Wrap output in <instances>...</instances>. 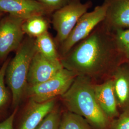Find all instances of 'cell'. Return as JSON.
Masks as SVG:
<instances>
[{"label":"cell","mask_w":129,"mask_h":129,"mask_svg":"<svg viewBox=\"0 0 129 129\" xmlns=\"http://www.w3.org/2000/svg\"><path fill=\"white\" fill-rule=\"evenodd\" d=\"M60 60L64 69L89 78L113 73L122 63L113 33L103 22Z\"/></svg>","instance_id":"cell-1"},{"label":"cell","mask_w":129,"mask_h":129,"mask_svg":"<svg viewBox=\"0 0 129 129\" xmlns=\"http://www.w3.org/2000/svg\"><path fill=\"white\" fill-rule=\"evenodd\" d=\"M90 78L77 76L61 97L70 112L82 117L97 129H104L109 124V118L97 102Z\"/></svg>","instance_id":"cell-2"},{"label":"cell","mask_w":129,"mask_h":129,"mask_svg":"<svg viewBox=\"0 0 129 129\" xmlns=\"http://www.w3.org/2000/svg\"><path fill=\"white\" fill-rule=\"evenodd\" d=\"M37 52L35 38L27 36L8 64L5 78L12 91V105L14 108L17 107L25 95L29 68Z\"/></svg>","instance_id":"cell-3"},{"label":"cell","mask_w":129,"mask_h":129,"mask_svg":"<svg viewBox=\"0 0 129 129\" xmlns=\"http://www.w3.org/2000/svg\"><path fill=\"white\" fill-rule=\"evenodd\" d=\"M91 1L73 0L52 14V23L56 33L55 43L59 46L67 39L79 19L92 6Z\"/></svg>","instance_id":"cell-4"},{"label":"cell","mask_w":129,"mask_h":129,"mask_svg":"<svg viewBox=\"0 0 129 129\" xmlns=\"http://www.w3.org/2000/svg\"><path fill=\"white\" fill-rule=\"evenodd\" d=\"M77 76L64 69L46 81L37 85H28L25 95L35 102L43 103L62 96L69 89Z\"/></svg>","instance_id":"cell-5"},{"label":"cell","mask_w":129,"mask_h":129,"mask_svg":"<svg viewBox=\"0 0 129 129\" xmlns=\"http://www.w3.org/2000/svg\"><path fill=\"white\" fill-rule=\"evenodd\" d=\"M107 7L104 3L95 7L91 12H87L79 19L69 37L60 46V58L66 55L79 42L82 41L92 32L105 18Z\"/></svg>","instance_id":"cell-6"},{"label":"cell","mask_w":129,"mask_h":129,"mask_svg":"<svg viewBox=\"0 0 129 129\" xmlns=\"http://www.w3.org/2000/svg\"><path fill=\"white\" fill-rule=\"evenodd\" d=\"M25 20L8 14L0 20V59L17 50L23 41L22 26Z\"/></svg>","instance_id":"cell-7"},{"label":"cell","mask_w":129,"mask_h":129,"mask_svg":"<svg viewBox=\"0 0 129 129\" xmlns=\"http://www.w3.org/2000/svg\"><path fill=\"white\" fill-rule=\"evenodd\" d=\"M0 12L24 20L36 16H47L53 13L37 0H0Z\"/></svg>","instance_id":"cell-8"},{"label":"cell","mask_w":129,"mask_h":129,"mask_svg":"<svg viewBox=\"0 0 129 129\" xmlns=\"http://www.w3.org/2000/svg\"><path fill=\"white\" fill-rule=\"evenodd\" d=\"M64 68L60 61L48 60L37 52L34 56L28 74V85L33 86L45 82Z\"/></svg>","instance_id":"cell-9"},{"label":"cell","mask_w":129,"mask_h":129,"mask_svg":"<svg viewBox=\"0 0 129 129\" xmlns=\"http://www.w3.org/2000/svg\"><path fill=\"white\" fill-rule=\"evenodd\" d=\"M106 16L103 22L111 31L129 29V0H104Z\"/></svg>","instance_id":"cell-10"},{"label":"cell","mask_w":129,"mask_h":129,"mask_svg":"<svg viewBox=\"0 0 129 129\" xmlns=\"http://www.w3.org/2000/svg\"><path fill=\"white\" fill-rule=\"evenodd\" d=\"M55 99L38 103L29 99L19 129H36L54 109Z\"/></svg>","instance_id":"cell-11"},{"label":"cell","mask_w":129,"mask_h":129,"mask_svg":"<svg viewBox=\"0 0 129 129\" xmlns=\"http://www.w3.org/2000/svg\"><path fill=\"white\" fill-rule=\"evenodd\" d=\"M94 90L99 106L109 119L120 115L112 78L94 85Z\"/></svg>","instance_id":"cell-12"},{"label":"cell","mask_w":129,"mask_h":129,"mask_svg":"<svg viewBox=\"0 0 129 129\" xmlns=\"http://www.w3.org/2000/svg\"><path fill=\"white\" fill-rule=\"evenodd\" d=\"M112 80L118 107L129 110V64L122 62L112 73Z\"/></svg>","instance_id":"cell-13"},{"label":"cell","mask_w":129,"mask_h":129,"mask_svg":"<svg viewBox=\"0 0 129 129\" xmlns=\"http://www.w3.org/2000/svg\"><path fill=\"white\" fill-rule=\"evenodd\" d=\"M37 51L46 59L53 61H60L55 41L48 32L35 38Z\"/></svg>","instance_id":"cell-14"},{"label":"cell","mask_w":129,"mask_h":129,"mask_svg":"<svg viewBox=\"0 0 129 129\" xmlns=\"http://www.w3.org/2000/svg\"><path fill=\"white\" fill-rule=\"evenodd\" d=\"M49 21L45 16H36L25 20L22 28L28 37L36 38L48 32Z\"/></svg>","instance_id":"cell-15"},{"label":"cell","mask_w":129,"mask_h":129,"mask_svg":"<svg viewBox=\"0 0 129 129\" xmlns=\"http://www.w3.org/2000/svg\"><path fill=\"white\" fill-rule=\"evenodd\" d=\"M112 33L122 62L129 64V29L118 30Z\"/></svg>","instance_id":"cell-16"},{"label":"cell","mask_w":129,"mask_h":129,"mask_svg":"<svg viewBox=\"0 0 129 129\" xmlns=\"http://www.w3.org/2000/svg\"><path fill=\"white\" fill-rule=\"evenodd\" d=\"M58 129H91L83 117L71 112L64 114Z\"/></svg>","instance_id":"cell-17"},{"label":"cell","mask_w":129,"mask_h":129,"mask_svg":"<svg viewBox=\"0 0 129 129\" xmlns=\"http://www.w3.org/2000/svg\"><path fill=\"white\" fill-rule=\"evenodd\" d=\"M60 121L58 111L54 109L36 129H58Z\"/></svg>","instance_id":"cell-18"},{"label":"cell","mask_w":129,"mask_h":129,"mask_svg":"<svg viewBox=\"0 0 129 129\" xmlns=\"http://www.w3.org/2000/svg\"><path fill=\"white\" fill-rule=\"evenodd\" d=\"M9 62V60L5 61L0 69V108L5 106L9 99V94L5 83L6 71Z\"/></svg>","instance_id":"cell-19"},{"label":"cell","mask_w":129,"mask_h":129,"mask_svg":"<svg viewBox=\"0 0 129 129\" xmlns=\"http://www.w3.org/2000/svg\"><path fill=\"white\" fill-rule=\"evenodd\" d=\"M113 129H129V110L123 111L119 116L114 122Z\"/></svg>","instance_id":"cell-20"},{"label":"cell","mask_w":129,"mask_h":129,"mask_svg":"<svg viewBox=\"0 0 129 129\" xmlns=\"http://www.w3.org/2000/svg\"><path fill=\"white\" fill-rule=\"evenodd\" d=\"M46 5L54 13L64 5L68 4L73 0H37Z\"/></svg>","instance_id":"cell-21"},{"label":"cell","mask_w":129,"mask_h":129,"mask_svg":"<svg viewBox=\"0 0 129 129\" xmlns=\"http://www.w3.org/2000/svg\"><path fill=\"white\" fill-rule=\"evenodd\" d=\"M16 109L13 113L4 121L0 122V129H14L13 124L15 116L16 113Z\"/></svg>","instance_id":"cell-22"},{"label":"cell","mask_w":129,"mask_h":129,"mask_svg":"<svg viewBox=\"0 0 129 129\" xmlns=\"http://www.w3.org/2000/svg\"><path fill=\"white\" fill-rule=\"evenodd\" d=\"M3 14H4L3 13L0 12V20L3 18Z\"/></svg>","instance_id":"cell-23"}]
</instances>
